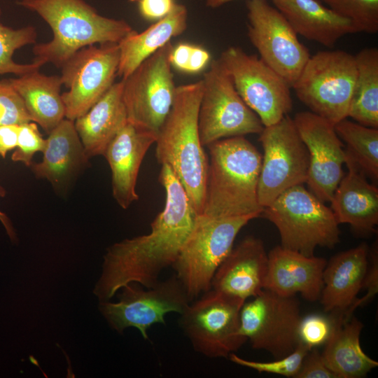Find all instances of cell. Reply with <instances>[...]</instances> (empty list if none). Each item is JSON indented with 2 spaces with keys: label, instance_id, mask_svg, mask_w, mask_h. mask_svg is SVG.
<instances>
[{
  "label": "cell",
  "instance_id": "obj_12",
  "mask_svg": "<svg viewBox=\"0 0 378 378\" xmlns=\"http://www.w3.org/2000/svg\"><path fill=\"white\" fill-rule=\"evenodd\" d=\"M218 60L239 95L264 127L277 122L291 111V87L260 57L230 46L221 52Z\"/></svg>",
  "mask_w": 378,
  "mask_h": 378
},
{
  "label": "cell",
  "instance_id": "obj_24",
  "mask_svg": "<svg viewBox=\"0 0 378 378\" xmlns=\"http://www.w3.org/2000/svg\"><path fill=\"white\" fill-rule=\"evenodd\" d=\"M123 80L114 83L74 125L89 159L103 155L106 148L127 122L122 99Z\"/></svg>",
  "mask_w": 378,
  "mask_h": 378
},
{
  "label": "cell",
  "instance_id": "obj_34",
  "mask_svg": "<svg viewBox=\"0 0 378 378\" xmlns=\"http://www.w3.org/2000/svg\"><path fill=\"white\" fill-rule=\"evenodd\" d=\"M46 146V139L41 135L37 124L32 121L23 123L20 127L18 144L11 160L31 167L34 154L43 152Z\"/></svg>",
  "mask_w": 378,
  "mask_h": 378
},
{
  "label": "cell",
  "instance_id": "obj_42",
  "mask_svg": "<svg viewBox=\"0 0 378 378\" xmlns=\"http://www.w3.org/2000/svg\"><path fill=\"white\" fill-rule=\"evenodd\" d=\"M210 60V55L205 49L192 46L187 73H197L205 68Z\"/></svg>",
  "mask_w": 378,
  "mask_h": 378
},
{
  "label": "cell",
  "instance_id": "obj_23",
  "mask_svg": "<svg viewBox=\"0 0 378 378\" xmlns=\"http://www.w3.org/2000/svg\"><path fill=\"white\" fill-rule=\"evenodd\" d=\"M41 162L32 164L37 178L56 188L67 186L86 166L89 158L76 130L74 121L64 118L49 134Z\"/></svg>",
  "mask_w": 378,
  "mask_h": 378
},
{
  "label": "cell",
  "instance_id": "obj_43",
  "mask_svg": "<svg viewBox=\"0 0 378 378\" xmlns=\"http://www.w3.org/2000/svg\"><path fill=\"white\" fill-rule=\"evenodd\" d=\"M6 195V190L4 187L0 184V197H4ZM0 221L4 226L9 237L11 240L15 239V232L12 226V224L8 218V217L2 211H0Z\"/></svg>",
  "mask_w": 378,
  "mask_h": 378
},
{
  "label": "cell",
  "instance_id": "obj_1",
  "mask_svg": "<svg viewBox=\"0 0 378 378\" xmlns=\"http://www.w3.org/2000/svg\"><path fill=\"white\" fill-rule=\"evenodd\" d=\"M159 181L166 193L163 210L148 234L126 239L107 248L93 293L108 301L130 283L154 286L161 272L178 259L199 214L171 168L162 164Z\"/></svg>",
  "mask_w": 378,
  "mask_h": 378
},
{
  "label": "cell",
  "instance_id": "obj_14",
  "mask_svg": "<svg viewBox=\"0 0 378 378\" xmlns=\"http://www.w3.org/2000/svg\"><path fill=\"white\" fill-rule=\"evenodd\" d=\"M244 302L240 312L242 335L252 348L265 350L275 358L292 353L300 343L302 316L295 296H284L263 289Z\"/></svg>",
  "mask_w": 378,
  "mask_h": 378
},
{
  "label": "cell",
  "instance_id": "obj_17",
  "mask_svg": "<svg viewBox=\"0 0 378 378\" xmlns=\"http://www.w3.org/2000/svg\"><path fill=\"white\" fill-rule=\"evenodd\" d=\"M293 121L309 153L306 183L320 200L329 202L344 176L346 153L342 141L334 125L311 111L296 113Z\"/></svg>",
  "mask_w": 378,
  "mask_h": 378
},
{
  "label": "cell",
  "instance_id": "obj_21",
  "mask_svg": "<svg viewBox=\"0 0 378 378\" xmlns=\"http://www.w3.org/2000/svg\"><path fill=\"white\" fill-rule=\"evenodd\" d=\"M347 174L342 177L332 199L331 207L338 223L356 232H375L378 223V189L368 183L365 174L345 150Z\"/></svg>",
  "mask_w": 378,
  "mask_h": 378
},
{
  "label": "cell",
  "instance_id": "obj_25",
  "mask_svg": "<svg viewBox=\"0 0 378 378\" xmlns=\"http://www.w3.org/2000/svg\"><path fill=\"white\" fill-rule=\"evenodd\" d=\"M297 34L327 47L356 33L352 22L318 0H272Z\"/></svg>",
  "mask_w": 378,
  "mask_h": 378
},
{
  "label": "cell",
  "instance_id": "obj_41",
  "mask_svg": "<svg viewBox=\"0 0 378 378\" xmlns=\"http://www.w3.org/2000/svg\"><path fill=\"white\" fill-rule=\"evenodd\" d=\"M192 45L179 43L173 47L171 53V64L176 69L187 72Z\"/></svg>",
  "mask_w": 378,
  "mask_h": 378
},
{
  "label": "cell",
  "instance_id": "obj_32",
  "mask_svg": "<svg viewBox=\"0 0 378 378\" xmlns=\"http://www.w3.org/2000/svg\"><path fill=\"white\" fill-rule=\"evenodd\" d=\"M339 15L349 20L356 32L378 31V0H321Z\"/></svg>",
  "mask_w": 378,
  "mask_h": 378
},
{
  "label": "cell",
  "instance_id": "obj_38",
  "mask_svg": "<svg viewBox=\"0 0 378 378\" xmlns=\"http://www.w3.org/2000/svg\"><path fill=\"white\" fill-rule=\"evenodd\" d=\"M295 378H337L324 363L317 347L312 349L304 357Z\"/></svg>",
  "mask_w": 378,
  "mask_h": 378
},
{
  "label": "cell",
  "instance_id": "obj_37",
  "mask_svg": "<svg viewBox=\"0 0 378 378\" xmlns=\"http://www.w3.org/2000/svg\"><path fill=\"white\" fill-rule=\"evenodd\" d=\"M372 264L368 266V272L365 279L363 287L367 290L365 295L361 298H357L354 303L342 315H337L342 321H347L351 316L354 310L369 302L377 293L378 291V261L377 251H372Z\"/></svg>",
  "mask_w": 378,
  "mask_h": 378
},
{
  "label": "cell",
  "instance_id": "obj_15",
  "mask_svg": "<svg viewBox=\"0 0 378 378\" xmlns=\"http://www.w3.org/2000/svg\"><path fill=\"white\" fill-rule=\"evenodd\" d=\"M247 34L260 58L292 88L310 57L288 20L267 0H248Z\"/></svg>",
  "mask_w": 378,
  "mask_h": 378
},
{
  "label": "cell",
  "instance_id": "obj_10",
  "mask_svg": "<svg viewBox=\"0 0 378 378\" xmlns=\"http://www.w3.org/2000/svg\"><path fill=\"white\" fill-rule=\"evenodd\" d=\"M173 47L168 42L122 79L127 121L156 135L176 94L171 64Z\"/></svg>",
  "mask_w": 378,
  "mask_h": 378
},
{
  "label": "cell",
  "instance_id": "obj_30",
  "mask_svg": "<svg viewBox=\"0 0 378 378\" xmlns=\"http://www.w3.org/2000/svg\"><path fill=\"white\" fill-rule=\"evenodd\" d=\"M347 146L345 150L365 174L378 178V128L364 126L344 118L334 125Z\"/></svg>",
  "mask_w": 378,
  "mask_h": 378
},
{
  "label": "cell",
  "instance_id": "obj_2",
  "mask_svg": "<svg viewBox=\"0 0 378 378\" xmlns=\"http://www.w3.org/2000/svg\"><path fill=\"white\" fill-rule=\"evenodd\" d=\"M210 158L202 213L216 217L262 215L258 185L262 155L244 136L219 139L209 146Z\"/></svg>",
  "mask_w": 378,
  "mask_h": 378
},
{
  "label": "cell",
  "instance_id": "obj_5",
  "mask_svg": "<svg viewBox=\"0 0 378 378\" xmlns=\"http://www.w3.org/2000/svg\"><path fill=\"white\" fill-rule=\"evenodd\" d=\"M262 214L277 228L284 248L312 256L316 247L332 248L340 241L332 209L303 185L284 191Z\"/></svg>",
  "mask_w": 378,
  "mask_h": 378
},
{
  "label": "cell",
  "instance_id": "obj_29",
  "mask_svg": "<svg viewBox=\"0 0 378 378\" xmlns=\"http://www.w3.org/2000/svg\"><path fill=\"white\" fill-rule=\"evenodd\" d=\"M355 58L357 73L348 117L378 128V49L363 48Z\"/></svg>",
  "mask_w": 378,
  "mask_h": 378
},
{
  "label": "cell",
  "instance_id": "obj_36",
  "mask_svg": "<svg viewBox=\"0 0 378 378\" xmlns=\"http://www.w3.org/2000/svg\"><path fill=\"white\" fill-rule=\"evenodd\" d=\"M332 320L321 314H309L302 317L298 329L300 343L310 350L324 344L332 331Z\"/></svg>",
  "mask_w": 378,
  "mask_h": 378
},
{
  "label": "cell",
  "instance_id": "obj_26",
  "mask_svg": "<svg viewBox=\"0 0 378 378\" xmlns=\"http://www.w3.org/2000/svg\"><path fill=\"white\" fill-rule=\"evenodd\" d=\"M188 9L176 4L172 10L141 32L132 30L118 43V76L127 78L143 61L183 34L187 28Z\"/></svg>",
  "mask_w": 378,
  "mask_h": 378
},
{
  "label": "cell",
  "instance_id": "obj_18",
  "mask_svg": "<svg viewBox=\"0 0 378 378\" xmlns=\"http://www.w3.org/2000/svg\"><path fill=\"white\" fill-rule=\"evenodd\" d=\"M157 135L130 122L118 131L103 154L111 171L113 196L122 209L138 200L136 180L141 164Z\"/></svg>",
  "mask_w": 378,
  "mask_h": 378
},
{
  "label": "cell",
  "instance_id": "obj_35",
  "mask_svg": "<svg viewBox=\"0 0 378 378\" xmlns=\"http://www.w3.org/2000/svg\"><path fill=\"white\" fill-rule=\"evenodd\" d=\"M31 118L24 102L7 79L0 80V126L22 125Z\"/></svg>",
  "mask_w": 378,
  "mask_h": 378
},
{
  "label": "cell",
  "instance_id": "obj_19",
  "mask_svg": "<svg viewBox=\"0 0 378 378\" xmlns=\"http://www.w3.org/2000/svg\"><path fill=\"white\" fill-rule=\"evenodd\" d=\"M268 269V253L263 241L249 236L244 238L216 270L211 288L246 301L263 289Z\"/></svg>",
  "mask_w": 378,
  "mask_h": 378
},
{
  "label": "cell",
  "instance_id": "obj_33",
  "mask_svg": "<svg viewBox=\"0 0 378 378\" xmlns=\"http://www.w3.org/2000/svg\"><path fill=\"white\" fill-rule=\"evenodd\" d=\"M310 351L299 343L290 354L271 362H259L244 359L232 353L228 358L234 363L254 370L258 372L279 374L286 377H295L299 372L303 360Z\"/></svg>",
  "mask_w": 378,
  "mask_h": 378
},
{
  "label": "cell",
  "instance_id": "obj_3",
  "mask_svg": "<svg viewBox=\"0 0 378 378\" xmlns=\"http://www.w3.org/2000/svg\"><path fill=\"white\" fill-rule=\"evenodd\" d=\"M202 80L176 86L172 106L157 135L155 157L168 165L195 211L202 213L209 160L198 132Z\"/></svg>",
  "mask_w": 378,
  "mask_h": 378
},
{
  "label": "cell",
  "instance_id": "obj_40",
  "mask_svg": "<svg viewBox=\"0 0 378 378\" xmlns=\"http://www.w3.org/2000/svg\"><path fill=\"white\" fill-rule=\"evenodd\" d=\"M20 125H5L0 126V157L5 158L7 153L15 149Z\"/></svg>",
  "mask_w": 378,
  "mask_h": 378
},
{
  "label": "cell",
  "instance_id": "obj_31",
  "mask_svg": "<svg viewBox=\"0 0 378 378\" xmlns=\"http://www.w3.org/2000/svg\"><path fill=\"white\" fill-rule=\"evenodd\" d=\"M1 9L0 7V19ZM37 31L32 26L13 29L6 26L0 20V74H13L21 76L39 70L43 66L33 61L30 64H20L14 61L15 52L21 48L36 43Z\"/></svg>",
  "mask_w": 378,
  "mask_h": 378
},
{
  "label": "cell",
  "instance_id": "obj_22",
  "mask_svg": "<svg viewBox=\"0 0 378 378\" xmlns=\"http://www.w3.org/2000/svg\"><path fill=\"white\" fill-rule=\"evenodd\" d=\"M365 243L340 252L327 262L323 274L320 302L324 311L342 315L357 300L368 270Z\"/></svg>",
  "mask_w": 378,
  "mask_h": 378
},
{
  "label": "cell",
  "instance_id": "obj_27",
  "mask_svg": "<svg viewBox=\"0 0 378 378\" xmlns=\"http://www.w3.org/2000/svg\"><path fill=\"white\" fill-rule=\"evenodd\" d=\"M331 318L332 331L321 354L324 363L337 378L365 377L378 366V362L361 348L363 324L353 316L347 321Z\"/></svg>",
  "mask_w": 378,
  "mask_h": 378
},
{
  "label": "cell",
  "instance_id": "obj_7",
  "mask_svg": "<svg viewBox=\"0 0 378 378\" xmlns=\"http://www.w3.org/2000/svg\"><path fill=\"white\" fill-rule=\"evenodd\" d=\"M356 73L355 55L319 51L310 56L292 88L311 112L335 125L348 117Z\"/></svg>",
  "mask_w": 378,
  "mask_h": 378
},
{
  "label": "cell",
  "instance_id": "obj_11",
  "mask_svg": "<svg viewBox=\"0 0 378 378\" xmlns=\"http://www.w3.org/2000/svg\"><path fill=\"white\" fill-rule=\"evenodd\" d=\"M263 148L258 185L260 205H270L291 187L303 185L308 176L307 148L287 115L277 122L264 127L259 134Z\"/></svg>",
  "mask_w": 378,
  "mask_h": 378
},
{
  "label": "cell",
  "instance_id": "obj_28",
  "mask_svg": "<svg viewBox=\"0 0 378 378\" xmlns=\"http://www.w3.org/2000/svg\"><path fill=\"white\" fill-rule=\"evenodd\" d=\"M6 79L22 98L31 120L48 134L65 118L60 76L35 70Z\"/></svg>",
  "mask_w": 378,
  "mask_h": 378
},
{
  "label": "cell",
  "instance_id": "obj_16",
  "mask_svg": "<svg viewBox=\"0 0 378 378\" xmlns=\"http://www.w3.org/2000/svg\"><path fill=\"white\" fill-rule=\"evenodd\" d=\"M120 53L118 43L84 47L61 66L62 93L65 118L75 120L85 113L111 87L118 76Z\"/></svg>",
  "mask_w": 378,
  "mask_h": 378
},
{
  "label": "cell",
  "instance_id": "obj_44",
  "mask_svg": "<svg viewBox=\"0 0 378 378\" xmlns=\"http://www.w3.org/2000/svg\"><path fill=\"white\" fill-rule=\"evenodd\" d=\"M204 2L205 5L211 8H219L227 3L235 0H201Z\"/></svg>",
  "mask_w": 378,
  "mask_h": 378
},
{
  "label": "cell",
  "instance_id": "obj_8",
  "mask_svg": "<svg viewBox=\"0 0 378 378\" xmlns=\"http://www.w3.org/2000/svg\"><path fill=\"white\" fill-rule=\"evenodd\" d=\"M245 300L210 288L181 314L180 325L195 351L210 358H227L247 342L241 332Z\"/></svg>",
  "mask_w": 378,
  "mask_h": 378
},
{
  "label": "cell",
  "instance_id": "obj_20",
  "mask_svg": "<svg viewBox=\"0 0 378 378\" xmlns=\"http://www.w3.org/2000/svg\"><path fill=\"white\" fill-rule=\"evenodd\" d=\"M327 261L307 256L277 246L268 253V269L264 289L284 296L300 294L309 302L319 300Z\"/></svg>",
  "mask_w": 378,
  "mask_h": 378
},
{
  "label": "cell",
  "instance_id": "obj_39",
  "mask_svg": "<svg viewBox=\"0 0 378 378\" xmlns=\"http://www.w3.org/2000/svg\"><path fill=\"white\" fill-rule=\"evenodd\" d=\"M174 0H139L142 17L148 20H159L167 15L176 5Z\"/></svg>",
  "mask_w": 378,
  "mask_h": 378
},
{
  "label": "cell",
  "instance_id": "obj_6",
  "mask_svg": "<svg viewBox=\"0 0 378 378\" xmlns=\"http://www.w3.org/2000/svg\"><path fill=\"white\" fill-rule=\"evenodd\" d=\"M253 219L250 216L216 218L197 215L172 266L191 301L211 288L214 274L233 248L238 233Z\"/></svg>",
  "mask_w": 378,
  "mask_h": 378
},
{
  "label": "cell",
  "instance_id": "obj_9",
  "mask_svg": "<svg viewBox=\"0 0 378 378\" xmlns=\"http://www.w3.org/2000/svg\"><path fill=\"white\" fill-rule=\"evenodd\" d=\"M202 80L198 132L202 146L225 138L262 132L260 119L239 95L218 59L211 61Z\"/></svg>",
  "mask_w": 378,
  "mask_h": 378
},
{
  "label": "cell",
  "instance_id": "obj_13",
  "mask_svg": "<svg viewBox=\"0 0 378 378\" xmlns=\"http://www.w3.org/2000/svg\"><path fill=\"white\" fill-rule=\"evenodd\" d=\"M120 289L118 302H100L99 309L114 330L122 332L133 327L144 340H148L147 331L152 326L165 324L166 314H181L191 302L176 274L149 288L132 282Z\"/></svg>",
  "mask_w": 378,
  "mask_h": 378
},
{
  "label": "cell",
  "instance_id": "obj_4",
  "mask_svg": "<svg viewBox=\"0 0 378 378\" xmlns=\"http://www.w3.org/2000/svg\"><path fill=\"white\" fill-rule=\"evenodd\" d=\"M18 4L36 13L52 29V39L33 48V61L42 65L61 68L80 49L118 43L133 30L125 20L102 15L85 0H20Z\"/></svg>",
  "mask_w": 378,
  "mask_h": 378
}]
</instances>
